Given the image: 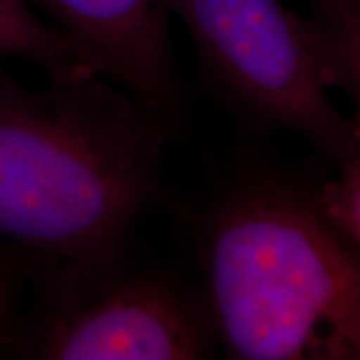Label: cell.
<instances>
[{
    "label": "cell",
    "mask_w": 360,
    "mask_h": 360,
    "mask_svg": "<svg viewBox=\"0 0 360 360\" xmlns=\"http://www.w3.org/2000/svg\"><path fill=\"white\" fill-rule=\"evenodd\" d=\"M330 168L246 162L196 206L198 283L226 359L360 356V238L324 206Z\"/></svg>",
    "instance_id": "1"
},
{
    "label": "cell",
    "mask_w": 360,
    "mask_h": 360,
    "mask_svg": "<svg viewBox=\"0 0 360 360\" xmlns=\"http://www.w3.org/2000/svg\"><path fill=\"white\" fill-rule=\"evenodd\" d=\"M167 122L94 70L30 90L0 65V246L77 262L132 245L160 196Z\"/></svg>",
    "instance_id": "2"
},
{
    "label": "cell",
    "mask_w": 360,
    "mask_h": 360,
    "mask_svg": "<svg viewBox=\"0 0 360 360\" xmlns=\"http://www.w3.org/2000/svg\"><path fill=\"white\" fill-rule=\"evenodd\" d=\"M30 304L8 356L32 360L219 359L198 281L139 257L132 245L90 260L26 270Z\"/></svg>",
    "instance_id": "3"
},
{
    "label": "cell",
    "mask_w": 360,
    "mask_h": 360,
    "mask_svg": "<svg viewBox=\"0 0 360 360\" xmlns=\"http://www.w3.org/2000/svg\"><path fill=\"white\" fill-rule=\"evenodd\" d=\"M210 84L252 134L295 132L333 167L360 160L359 122L328 90H352L328 34L283 0H167Z\"/></svg>",
    "instance_id": "4"
},
{
    "label": "cell",
    "mask_w": 360,
    "mask_h": 360,
    "mask_svg": "<svg viewBox=\"0 0 360 360\" xmlns=\"http://www.w3.org/2000/svg\"><path fill=\"white\" fill-rule=\"evenodd\" d=\"M86 65L150 108L176 134L186 96L170 42L167 0H26Z\"/></svg>",
    "instance_id": "5"
},
{
    "label": "cell",
    "mask_w": 360,
    "mask_h": 360,
    "mask_svg": "<svg viewBox=\"0 0 360 360\" xmlns=\"http://www.w3.org/2000/svg\"><path fill=\"white\" fill-rule=\"evenodd\" d=\"M4 60L32 63L49 77L92 70L26 0H0V65Z\"/></svg>",
    "instance_id": "6"
},
{
    "label": "cell",
    "mask_w": 360,
    "mask_h": 360,
    "mask_svg": "<svg viewBox=\"0 0 360 360\" xmlns=\"http://www.w3.org/2000/svg\"><path fill=\"white\" fill-rule=\"evenodd\" d=\"M312 20L328 34L348 80L359 86L360 0H310Z\"/></svg>",
    "instance_id": "7"
},
{
    "label": "cell",
    "mask_w": 360,
    "mask_h": 360,
    "mask_svg": "<svg viewBox=\"0 0 360 360\" xmlns=\"http://www.w3.org/2000/svg\"><path fill=\"white\" fill-rule=\"evenodd\" d=\"M26 270L25 258L0 246V356H8L16 321L25 307Z\"/></svg>",
    "instance_id": "8"
}]
</instances>
